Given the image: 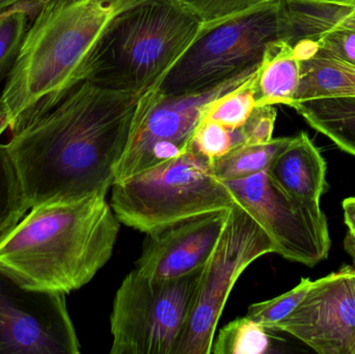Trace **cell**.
I'll use <instances>...</instances> for the list:
<instances>
[{"instance_id":"6da1fadb","label":"cell","mask_w":355,"mask_h":354,"mask_svg":"<svg viewBox=\"0 0 355 354\" xmlns=\"http://www.w3.org/2000/svg\"><path fill=\"white\" fill-rule=\"evenodd\" d=\"M139 96L85 81L4 143L29 209L107 195L116 179Z\"/></svg>"},{"instance_id":"7a4b0ae2","label":"cell","mask_w":355,"mask_h":354,"mask_svg":"<svg viewBox=\"0 0 355 354\" xmlns=\"http://www.w3.org/2000/svg\"><path fill=\"white\" fill-rule=\"evenodd\" d=\"M139 0H45L25 33L0 96L10 134L87 81L110 23Z\"/></svg>"},{"instance_id":"3957f363","label":"cell","mask_w":355,"mask_h":354,"mask_svg":"<svg viewBox=\"0 0 355 354\" xmlns=\"http://www.w3.org/2000/svg\"><path fill=\"white\" fill-rule=\"evenodd\" d=\"M120 224L105 195L35 206L0 237V269L29 290L70 294L110 261Z\"/></svg>"},{"instance_id":"277c9868","label":"cell","mask_w":355,"mask_h":354,"mask_svg":"<svg viewBox=\"0 0 355 354\" xmlns=\"http://www.w3.org/2000/svg\"><path fill=\"white\" fill-rule=\"evenodd\" d=\"M202 28L177 0H139L110 23L87 81L141 97L157 87Z\"/></svg>"},{"instance_id":"5b68a950","label":"cell","mask_w":355,"mask_h":354,"mask_svg":"<svg viewBox=\"0 0 355 354\" xmlns=\"http://www.w3.org/2000/svg\"><path fill=\"white\" fill-rule=\"evenodd\" d=\"M237 204L211 160L192 150L114 182L110 206L121 224L155 232L182 220L230 210Z\"/></svg>"},{"instance_id":"8992f818","label":"cell","mask_w":355,"mask_h":354,"mask_svg":"<svg viewBox=\"0 0 355 354\" xmlns=\"http://www.w3.org/2000/svg\"><path fill=\"white\" fill-rule=\"evenodd\" d=\"M285 0H273L211 25H202L191 45L155 87L166 95L202 93L256 70L273 42H290Z\"/></svg>"},{"instance_id":"52a82bcc","label":"cell","mask_w":355,"mask_h":354,"mask_svg":"<svg viewBox=\"0 0 355 354\" xmlns=\"http://www.w3.org/2000/svg\"><path fill=\"white\" fill-rule=\"evenodd\" d=\"M200 270L164 281L141 276L135 269L129 272L114 299L110 353H176Z\"/></svg>"},{"instance_id":"ba28073f","label":"cell","mask_w":355,"mask_h":354,"mask_svg":"<svg viewBox=\"0 0 355 354\" xmlns=\"http://www.w3.org/2000/svg\"><path fill=\"white\" fill-rule=\"evenodd\" d=\"M275 247L264 229L239 204L230 209L223 234L204 267L175 354L211 353L217 324L236 282Z\"/></svg>"},{"instance_id":"9c48e42d","label":"cell","mask_w":355,"mask_h":354,"mask_svg":"<svg viewBox=\"0 0 355 354\" xmlns=\"http://www.w3.org/2000/svg\"><path fill=\"white\" fill-rule=\"evenodd\" d=\"M256 70L242 73L202 93L166 95L153 89L141 96L114 182L183 155L189 150L194 131L210 103L245 82Z\"/></svg>"},{"instance_id":"30bf717a","label":"cell","mask_w":355,"mask_h":354,"mask_svg":"<svg viewBox=\"0 0 355 354\" xmlns=\"http://www.w3.org/2000/svg\"><path fill=\"white\" fill-rule=\"evenodd\" d=\"M236 202L264 229L275 254L314 267L329 257L331 247L327 215L288 197L267 172L225 182Z\"/></svg>"},{"instance_id":"8fae6325","label":"cell","mask_w":355,"mask_h":354,"mask_svg":"<svg viewBox=\"0 0 355 354\" xmlns=\"http://www.w3.org/2000/svg\"><path fill=\"white\" fill-rule=\"evenodd\" d=\"M66 295L21 286L0 269V354H78Z\"/></svg>"},{"instance_id":"7c38bea8","label":"cell","mask_w":355,"mask_h":354,"mask_svg":"<svg viewBox=\"0 0 355 354\" xmlns=\"http://www.w3.org/2000/svg\"><path fill=\"white\" fill-rule=\"evenodd\" d=\"M270 332L286 333L320 354H355V266L315 281L304 301Z\"/></svg>"},{"instance_id":"4fadbf2b","label":"cell","mask_w":355,"mask_h":354,"mask_svg":"<svg viewBox=\"0 0 355 354\" xmlns=\"http://www.w3.org/2000/svg\"><path fill=\"white\" fill-rule=\"evenodd\" d=\"M229 212L204 214L149 233L135 269L160 281L176 280L202 269L223 234Z\"/></svg>"},{"instance_id":"5bb4252c","label":"cell","mask_w":355,"mask_h":354,"mask_svg":"<svg viewBox=\"0 0 355 354\" xmlns=\"http://www.w3.org/2000/svg\"><path fill=\"white\" fill-rule=\"evenodd\" d=\"M266 172L288 197L306 207H320L321 197L329 188L327 162L306 132L292 136Z\"/></svg>"},{"instance_id":"9a60e30c","label":"cell","mask_w":355,"mask_h":354,"mask_svg":"<svg viewBox=\"0 0 355 354\" xmlns=\"http://www.w3.org/2000/svg\"><path fill=\"white\" fill-rule=\"evenodd\" d=\"M254 85L257 106L283 104L291 107L300 85V62L291 44L277 41L266 48Z\"/></svg>"},{"instance_id":"2e32d148","label":"cell","mask_w":355,"mask_h":354,"mask_svg":"<svg viewBox=\"0 0 355 354\" xmlns=\"http://www.w3.org/2000/svg\"><path fill=\"white\" fill-rule=\"evenodd\" d=\"M289 44L334 31H355V0H285Z\"/></svg>"},{"instance_id":"e0dca14e","label":"cell","mask_w":355,"mask_h":354,"mask_svg":"<svg viewBox=\"0 0 355 354\" xmlns=\"http://www.w3.org/2000/svg\"><path fill=\"white\" fill-rule=\"evenodd\" d=\"M344 97H355L354 62L342 60L321 47L314 57L300 62V85L294 103Z\"/></svg>"},{"instance_id":"ac0fdd59","label":"cell","mask_w":355,"mask_h":354,"mask_svg":"<svg viewBox=\"0 0 355 354\" xmlns=\"http://www.w3.org/2000/svg\"><path fill=\"white\" fill-rule=\"evenodd\" d=\"M291 107L312 128L355 157V97L308 100Z\"/></svg>"},{"instance_id":"d6986e66","label":"cell","mask_w":355,"mask_h":354,"mask_svg":"<svg viewBox=\"0 0 355 354\" xmlns=\"http://www.w3.org/2000/svg\"><path fill=\"white\" fill-rule=\"evenodd\" d=\"M291 137L272 139L268 143L258 145H240L227 155L212 160L213 172L223 182H230L266 172Z\"/></svg>"},{"instance_id":"ffe728a7","label":"cell","mask_w":355,"mask_h":354,"mask_svg":"<svg viewBox=\"0 0 355 354\" xmlns=\"http://www.w3.org/2000/svg\"><path fill=\"white\" fill-rule=\"evenodd\" d=\"M270 345L269 330L244 316L221 328L213 341L211 353L265 354L269 353Z\"/></svg>"},{"instance_id":"44dd1931","label":"cell","mask_w":355,"mask_h":354,"mask_svg":"<svg viewBox=\"0 0 355 354\" xmlns=\"http://www.w3.org/2000/svg\"><path fill=\"white\" fill-rule=\"evenodd\" d=\"M14 163L0 143V237L14 228L29 211Z\"/></svg>"},{"instance_id":"7402d4cb","label":"cell","mask_w":355,"mask_h":354,"mask_svg":"<svg viewBox=\"0 0 355 354\" xmlns=\"http://www.w3.org/2000/svg\"><path fill=\"white\" fill-rule=\"evenodd\" d=\"M254 74L233 91L210 103L202 120L213 121L231 129L241 128L256 107Z\"/></svg>"},{"instance_id":"603a6c76","label":"cell","mask_w":355,"mask_h":354,"mask_svg":"<svg viewBox=\"0 0 355 354\" xmlns=\"http://www.w3.org/2000/svg\"><path fill=\"white\" fill-rule=\"evenodd\" d=\"M243 145L241 128H227L213 121L202 120L194 131L189 149L212 161Z\"/></svg>"},{"instance_id":"cb8c5ba5","label":"cell","mask_w":355,"mask_h":354,"mask_svg":"<svg viewBox=\"0 0 355 354\" xmlns=\"http://www.w3.org/2000/svg\"><path fill=\"white\" fill-rule=\"evenodd\" d=\"M314 282L310 278H304L297 286L291 290L269 301L252 303L248 310L246 317L270 332L275 324L289 316L304 301Z\"/></svg>"},{"instance_id":"d4e9b609","label":"cell","mask_w":355,"mask_h":354,"mask_svg":"<svg viewBox=\"0 0 355 354\" xmlns=\"http://www.w3.org/2000/svg\"><path fill=\"white\" fill-rule=\"evenodd\" d=\"M43 3L12 12L0 20V80L6 78L14 66L29 23Z\"/></svg>"},{"instance_id":"484cf974","label":"cell","mask_w":355,"mask_h":354,"mask_svg":"<svg viewBox=\"0 0 355 354\" xmlns=\"http://www.w3.org/2000/svg\"><path fill=\"white\" fill-rule=\"evenodd\" d=\"M202 25H211L273 0H177Z\"/></svg>"},{"instance_id":"4316f807","label":"cell","mask_w":355,"mask_h":354,"mask_svg":"<svg viewBox=\"0 0 355 354\" xmlns=\"http://www.w3.org/2000/svg\"><path fill=\"white\" fill-rule=\"evenodd\" d=\"M277 116L275 105L256 106L241 127L245 145H258L270 141L273 139Z\"/></svg>"},{"instance_id":"83f0119b","label":"cell","mask_w":355,"mask_h":354,"mask_svg":"<svg viewBox=\"0 0 355 354\" xmlns=\"http://www.w3.org/2000/svg\"><path fill=\"white\" fill-rule=\"evenodd\" d=\"M315 39L325 51L355 64V31H334Z\"/></svg>"},{"instance_id":"f1b7e54d","label":"cell","mask_w":355,"mask_h":354,"mask_svg":"<svg viewBox=\"0 0 355 354\" xmlns=\"http://www.w3.org/2000/svg\"><path fill=\"white\" fill-rule=\"evenodd\" d=\"M292 47H293L294 55L300 62L311 60L320 50L318 42L310 37L298 39L292 45Z\"/></svg>"},{"instance_id":"f546056e","label":"cell","mask_w":355,"mask_h":354,"mask_svg":"<svg viewBox=\"0 0 355 354\" xmlns=\"http://www.w3.org/2000/svg\"><path fill=\"white\" fill-rule=\"evenodd\" d=\"M344 211V220L348 227V234L355 241V197H348L342 203Z\"/></svg>"},{"instance_id":"4dcf8cb0","label":"cell","mask_w":355,"mask_h":354,"mask_svg":"<svg viewBox=\"0 0 355 354\" xmlns=\"http://www.w3.org/2000/svg\"><path fill=\"white\" fill-rule=\"evenodd\" d=\"M44 1H45V0H28V1L17 4V6H12V8H8V10L0 12V20L3 19L4 17L8 16V15L12 14V12H18V10H24V8H31V6H37V4L43 3Z\"/></svg>"},{"instance_id":"1f68e13d","label":"cell","mask_w":355,"mask_h":354,"mask_svg":"<svg viewBox=\"0 0 355 354\" xmlns=\"http://www.w3.org/2000/svg\"><path fill=\"white\" fill-rule=\"evenodd\" d=\"M344 247L347 254H349L350 257L352 258L355 266V241L349 234L346 235L345 240H344Z\"/></svg>"},{"instance_id":"d6a6232c","label":"cell","mask_w":355,"mask_h":354,"mask_svg":"<svg viewBox=\"0 0 355 354\" xmlns=\"http://www.w3.org/2000/svg\"><path fill=\"white\" fill-rule=\"evenodd\" d=\"M25 1H28V0H0V12Z\"/></svg>"},{"instance_id":"836d02e7","label":"cell","mask_w":355,"mask_h":354,"mask_svg":"<svg viewBox=\"0 0 355 354\" xmlns=\"http://www.w3.org/2000/svg\"><path fill=\"white\" fill-rule=\"evenodd\" d=\"M8 121L6 118V114L0 110V136L8 130Z\"/></svg>"}]
</instances>
